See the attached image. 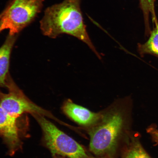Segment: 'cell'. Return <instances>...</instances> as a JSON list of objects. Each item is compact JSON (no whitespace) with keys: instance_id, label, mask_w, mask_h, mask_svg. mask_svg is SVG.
<instances>
[{"instance_id":"11","label":"cell","mask_w":158,"mask_h":158,"mask_svg":"<svg viewBox=\"0 0 158 158\" xmlns=\"http://www.w3.org/2000/svg\"><path fill=\"white\" fill-rule=\"evenodd\" d=\"M139 2L140 8L143 15L145 35L148 36L152 31L150 26V17H151L153 23L158 21L155 11L156 0H139Z\"/></svg>"},{"instance_id":"8","label":"cell","mask_w":158,"mask_h":158,"mask_svg":"<svg viewBox=\"0 0 158 158\" xmlns=\"http://www.w3.org/2000/svg\"><path fill=\"white\" fill-rule=\"evenodd\" d=\"M17 35H9L0 48V88L6 86L9 75L10 57Z\"/></svg>"},{"instance_id":"1","label":"cell","mask_w":158,"mask_h":158,"mask_svg":"<svg viewBox=\"0 0 158 158\" xmlns=\"http://www.w3.org/2000/svg\"><path fill=\"white\" fill-rule=\"evenodd\" d=\"M130 97L116 100L102 110L101 119L89 131L90 151L99 156L111 157L117 151L120 138L130 119Z\"/></svg>"},{"instance_id":"4","label":"cell","mask_w":158,"mask_h":158,"mask_svg":"<svg viewBox=\"0 0 158 158\" xmlns=\"http://www.w3.org/2000/svg\"><path fill=\"white\" fill-rule=\"evenodd\" d=\"M44 0H13L1 13L2 29L17 35L40 12Z\"/></svg>"},{"instance_id":"14","label":"cell","mask_w":158,"mask_h":158,"mask_svg":"<svg viewBox=\"0 0 158 158\" xmlns=\"http://www.w3.org/2000/svg\"><path fill=\"white\" fill-rule=\"evenodd\" d=\"M109 158L103 157H101V158Z\"/></svg>"},{"instance_id":"7","label":"cell","mask_w":158,"mask_h":158,"mask_svg":"<svg viewBox=\"0 0 158 158\" xmlns=\"http://www.w3.org/2000/svg\"><path fill=\"white\" fill-rule=\"evenodd\" d=\"M17 118L8 113L0 105V137L8 146L11 154L14 153L20 145Z\"/></svg>"},{"instance_id":"6","label":"cell","mask_w":158,"mask_h":158,"mask_svg":"<svg viewBox=\"0 0 158 158\" xmlns=\"http://www.w3.org/2000/svg\"><path fill=\"white\" fill-rule=\"evenodd\" d=\"M62 110L64 114L79 125L92 127L101 119L102 111L95 112L74 103L70 99L65 100L62 104Z\"/></svg>"},{"instance_id":"9","label":"cell","mask_w":158,"mask_h":158,"mask_svg":"<svg viewBox=\"0 0 158 158\" xmlns=\"http://www.w3.org/2000/svg\"><path fill=\"white\" fill-rule=\"evenodd\" d=\"M140 137L138 134L129 136L122 158H152L142 145Z\"/></svg>"},{"instance_id":"13","label":"cell","mask_w":158,"mask_h":158,"mask_svg":"<svg viewBox=\"0 0 158 158\" xmlns=\"http://www.w3.org/2000/svg\"><path fill=\"white\" fill-rule=\"evenodd\" d=\"M2 31V22H1V16L0 15V33Z\"/></svg>"},{"instance_id":"3","label":"cell","mask_w":158,"mask_h":158,"mask_svg":"<svg viewBox=\"0 0 158 158\" xmlns=\"http://www.w3.org/2000/svg\"><path fill=\"white\" fill-rule=\"evenodd\" d=\"M32 115L41 126L45 143L53 154L69 158H88L81 145L61 131L44 116L39 114Z\"/></svg>"},{"instance_id":"2","label":"cell","mask_w":158,"mask_h":158,"mask_svg":"<svg viewBox=\"0 0 158 158\" xmlns=\"http://www.w3.org/2000/svg\"><path fill=\"white\" fill-rule=\"evenodd\" d=\"M81 0H64L45 11L40 22L43 34L56 38L63 34L72 35L87 45L97 56L102 59L88 34L81 9Z\"/></svg>"},{"instance_id":"10","label":"cell","mask_w":158,"mask_h":158,"mask_svg":"<svg viewBox=\"0 0 158 158\" xmlns=\"http://www.w3.org/2000/svg\"><path fill=\"white\" fill-rule=\"evenodd\" d=\"M149 35V38L143 44H138V51L142 57L149 54L158 58V21Z\"/></svg>"},{"instance_id":"5","label":"cell","mask_w":158,"mask_h":158,"mask_svg":"<svg viewBox=\"0 0 158 158\" xmlns=\"http://www.w3.org/2000/svg\"><path fill=\"white\" fill-rule=\"evenodd\" d=\"M8 93H4L0 90V105L8 113L19 118L22 114L30 113L39 114L54 119L50 112L37 105L26 96L9 75L6 86Z\"/></svg>"},{"instance_id":"12","label":"cell","mask_w":158,"mask_h":158,"mask_svg":"<svg viewBox=\"0 0 158 158\" xmlns=\"http://www.w3.org/2000/svg\"><path fill=\"white\" fill-rule=\"evenodd\" d=\"M147 133L149 134L152 140L156 144H158V129L155 124H152L147 129Z\"/></svg>"}]
</instances>
